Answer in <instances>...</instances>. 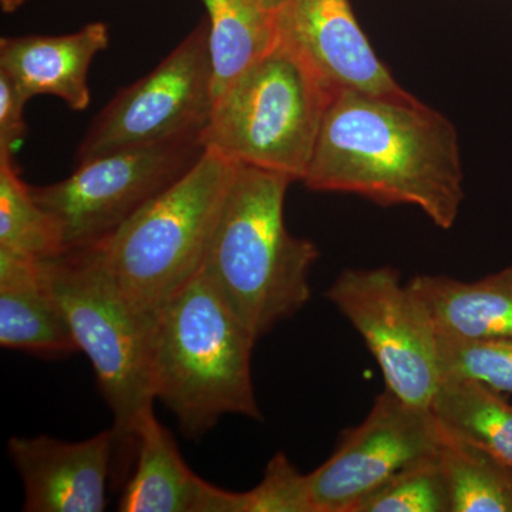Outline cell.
Segmentation results:
<instances>
[{
  "mask_svg": "<svg viewBox=\"0 0 512 512\" xmlns=\"http://www.w3.org/2000/svg\"><path fill=\"white\" fill-rule=\"evenodd\" d=\"M136 468L124 485L121 512H242V494L207 483L185 463L154 409L136 434Z\"/></svg>",
  "mask_w": 512,
  "mask_h": 512,
  "instance_id": "4fadbf2b",
  "label": "cell"
},
{
  "mask_svg": "<svg viewBox=\"0 0 512 512\" xmlns=\"http://www.w3.org/2000/svg\"><path fill=\"white\" fill-rule=\"evenodd\" d=\"M407 285L439 338L512 340V266L474 282L417 275Z\"/></svg>",
  "mask_w": 512,
  "mask_h": 512,
  "instance_id": "2e32d148",
  "label": "cell"
},
{
  "mask_svg": "<svg viewBox=\"0 0 512 512\" xmlns=\"http://www.w3.org/2000/svg\"><path fill=\"white\" fill-rule=\"evenodd\" d=\"M392 266L346 269L325 292L352 323L382 370L386 389L430 409L443 375L429 313Z\"/></svg>",
  "mask_w": 512,
  "mask_h": 512,
  "instance_id": "ba28073f",
  "label": "cell"
},
{
  "mask_svg": "<svg viewBox=\"0 0 512 512\" xmlns=\"http://www.w3.org/2000/svg\"><path fill=\"white\" fill-rule=\"evenodd\" d=\"M235 173L237 164L205 148L183 177L94 244L138 311L157 319L201 271Z\"/></svg>",
  "mask_w": 512,
  "mask_h": 512,
  "instance_id": "277c9868",
  "label": "cell"
},
{
  "mask_svg": "<svg viewBox=\"0 0 512 512\" xmlns=\"http://www.w3.org/2000/svg\"><path fill=\"white\" fill-rule=\"evenodd\" d=\"M333 97L278 39L215 101L202 143L234 164L302 181Z\"/></svg>",
  "mask_w": 512,
  "mask_h": 512,
  "instance_id": "8992f818",
  "label": "cell"
},
{
  "mask_svg": "<svg viewBox=\"0 0 512 512\" xmlns=\"http://www.w3.org/2000/svg\"><path fill=\"white\" fill-rule=\"evenodd\" d=\"M204 151L198 131L84 161L59 183L30 185V190L59 225L64 249L86 248L109 237L183 177Z\"/></svg>",
  "mask_w": 512,
  "mask_h": 512,
  "instance_id": "52a82bcc",
  "label": "cell"
},
{
  "mask_svg": "<svg viewBox=\"0 0 512 512\" xmlns=\"http://www.w3.org/2000/svg\"><path fill=\"white\" fill-rule=\"evenodd\" d=\"M0 248L39 261L66 252L59 225L35 200L8 153H0Z\"/></svg>",
  "mask_w": 512,
  "mask_h": 512,
  "instance_id": "ffe728a7",
  "label": "cell"
},
{
  "mask_svg": "<svg viewBox=\"0 0 512 512\" xmlns=\"http://www.w3.org/2000/svg\"><path fill=\"white\" fill-rule=\"evenodd\" d=\"M110 43L106 23L94 22L60 36H13L0 39V72L29 99L53 96L69 109L89 107V70L94 57Z\"/></svg>",
  "mask_w": 512,
  "mask_h": 512,
  "instance_id": "5bb4252c",
  "label": "cell"
},
{
  "mask_svg": "<svg viewBox=\"0 0 512 512\" xmlns=\"http://www.w3.org/2000/svg\"><path fill=\"white\" fill-rule=\"evenodd\" d=\"M272 2L279 3L281 0H272Z\"/></svg>",
  "mask_w": 512,
  "mask_h": 512,
  "instance_id": "484cf974",
  "label": "cell"
},
{
  "mask_svg": "<svg viewBox=\"0 0 512 512\" xmlns=\"http://www.w3.org/2000/svg\"><path fill=\"white\" fill-rule=\"evenodd\" d=\"M278 37L311 67L333 96H407L376 55L349 0H281Z\"/></svg>",
  "mask_w": 512,
  "mask_h": 512,
  "instance_id": "8fae6325",
  "label": "cell"
},
{
  "mask_svg": "<svg viewBox=\"0 0 512 512\" xmlns=\"http://www.w3.org/2000/svg\"><path fill=\"white\" fill-rule=\"evenodd\" d=\"M208 32L205 18L153 72L121 90L87 130L76 164L204 130L215 104Z\"/></svg>",
  "mask_w": 512,
  "mask_h": 512,
  "instance_id": "9c48e42d",
  "label": "cell"
},
{
  "mask_svg": "<svg viewBox=\"0 0 512 512\" xmlns=\"http://www.w3.org/2000/svg\"><path fill=\"white\" fill-rule=\"evenodd\" d=\"M302 183L313 191L420 208L450 229L464 201L456 127L419 99L342 92L323 116Z\"/></svg>",
  "mask_w": 512,
  "mask_h": 512,
  "instance_id": "6da1fadb",
  "label": "cell"
},
{
  "mask_svg": "<svg viewBox=\"0 0 512 512\" xmlns=\"http://www.w3.org/2000/svg\"><path fill=\"white\" fill-rule=\"evenodd\" d=\"M353 512H450L439 453L404 467L366 495Z\"/></svg>",
  "mask_w": 512,
  "mask_h": 512,
  "instance_id": "44dd1931",
  "label": "cell"
},
{
  "mask_svg": "<svg viewBox=\"0 0 512 512\" xmlns=\"http://www.w3.org/2000/svg\"><path fill=\"white\" fill-rule=\"evenodd\" d=\"M0 346L59 359L79 352L42 261L0 248Z\"/></svg>",
  "mask_w": 512,
  "mask_h": 512,
  "instance_id": "9a60e30c",
  "label": "cell"
},
{
  "mask_svg": "<svg viewBox=\"0 0 512 512\" xmlns=\"http://www.w3.org/2000/svg\"><path fill=\"white\" fill-rule=\"evenodd\" d=\"M26 0H0V6L5 13H13L18 10Z\"/></svg>",
  "mask_w": 512,
  "mask_h": 512,
  "instance_id": "d4e9b609",
  "label": "cell"
},
{
  "mask_svg": "<svg viewBox=\"0 0 512 512\" xmlns=\"http://www.w3.org/2000/svg\"><path fill=\"white\" fill-rule=\"evenodd\" d=\"M8 453L25 490L23 510H106L107 484L117 457L114 429L76 443L49 436L12 437Z\"/></svg>",
  "mask_w": 512,
  "mask_h": 512,
  "instance_id": "7c38bea8",
  "label": "cell"
},
{
  "mask_svg": "<svg viewBox=\"0 0 512 512\" xmlns=\"http://www.w3.org/2000/svg\"><path fill=\"white\" fill-rule=\"evenodd\" d=\"M241 494L242 512H316L306 474L281 451L269 460L261 483Z\"/></svg>",
  "mask_w": 512,
  "mask_h": 512,
  "instance_id": "603a6c76",
  "label": "cell"
},
{
  "mask_svg": "<svg viewBox=\"0 0 512 512\" xmlns=\"http://www.w3.org/2000/svg\"><path fill=\"white\" fill-rule=\"evenodd\" d=\"M441 429L512 468V406L484 384L446 377L430 406Z\"/></svg>",
  "mask_w": 512,
  "mask_h": 512,
  "instance_id": "ac0fdd59",
  "label": "cell"
},
{
  "mask_svg": "<svg viewBox=\"0 0 512 512\" xmlns=\"http://www.w3.org/2000/svg\"><path fill=\"white\" fill-rule=\"evenodd\" d=\"M443 429L430 409L384 389L363 423L343 431L332 456L306 474L316 512H353L404 467L439 453Z\"/></svg>",
  "mask_w": 512,
  "mask_h": 512,
  "instance_id": "30bf717a",
  "label": "cell"
},
{
  "mask_svg": "<svg viewBox=\"0 0 512 512\" xmlns=\"http://www.w3.org/2000/svg\"><path fill=\"white\" fill-rule=\"evenodd\" d=\"M441 375L512 394V340L439 338Z\"/></svg>",
  "mask_w": 512,
  "mask_h": 512,
  "instance_id": "7402d4cb",
  "label": "cell"
},
{
  "mask_svg": "<svg viewBox=\"0 0 512 512\" xmlns=\"http://www.w3.org/2000/svg\"><path fill=\"white\" fill-rule=\"evenodd\" d=\"M256 342L204 272L158 313L151 353L154 400L198 439L228 414L262 420L251 376Z\"/></svg>",
  "mask_w": 512,
  "mask_h": 512,
  "instance_id": "3957f363",
  "label": "cell"
},
{
  "mask_svg": "<svg viewBox=\"0 0 512 512\" xmlns=\"http://www.w3.org/2000/svg\"><path fill=\"white\" fill-rule=\"evenodd\" d=\"M208 12L212 89L217 101L249 67L278 43V3L202 0Z\"/></svg>",
  "mask_w": 512,
  "mask_h": 512,
  "instance_id": "e0dca14e",
  "label": "cell"
},
{
  "mask_svg": "<svg viewBox=\"0 0 512 512\" xmlns=\"http://www.w3.org/2000/svg\"><path fill=\"white\" fill-rule=\"evenodd\" d=\"M439 457L450 512H512V468L444 430Z\"/></svg>",
  "mask_w": 512,
  "mask_h": 512,
  "instance_id": "d6986e66",
  "label": "cell"
},
{
  "mask_svg": "<svg viewBox=\"0 0 512 512\" xmlns=\"http://www.w3.org/2000/svg\"><path fill=\"white\" fill-rule=\"evenodd\" d=\"M42 269L113 413L117 456L136 454L138 426L156 402L151 353L157 319L138 311L121 291L96 245L46 259Z\"/></svg>",
  "mask_w": 512,
  "mask_h": 512,
  "instance_id": "5b68a950",
  "label": "cell"
},
{
  "mask_svg": "<svg viewBox=\"0 0 512 512\" xmlns=\"http://www.w3.org/2000/svg\"><path fill=\"white\" fill-rule=\"evenodd\" d=\"M291 177L238 165L201 271L258 343L311 299L320 252L285 224Z\"/></svg>",
  "mask_w": 512,
  "mask_h": 512,
  "instance_id": "7a4b0ae2",
  "label": "cell"
},
{
  "mask_svg": "<svg viewBox=\"0 0 512 512\" xmlns=\"http://www.w3.org/2000/svg\"><path fill=\"white\" fill-rule=\"evenodd\" d=\"M29 100L8 74L0 72V153L13 156L28 133L25 106Z\"/></svg>",
  "mask_w": 512,
  "mask_h": 512,
  "instance_id": "cb8c5ba5",
  "label": "cell"
}]
</instances>
